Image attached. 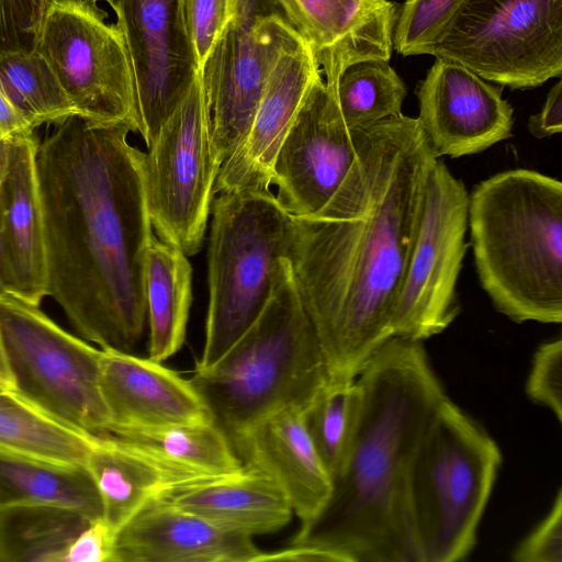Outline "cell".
<instances>
[{
	"label": "cell",
	"instance_id": "6da1fadb",
	"mask_svg": "<svg viewBox=\"0 0 562 562\" xmlns=\"http://www.w3.org/2000/svg\"><path fill=\"white\" fill-rule=\"evenodd\" d=\"M357 157L331 199L294 217L293 279L331 387L356 380L392 335V318L438 157L417 117L357 128Z\"/></svg>",
	"mask_w": 562,
	"mask_h": 562
},
{
	"label": "cell",
	"instance_id": "7a4b0ae2",
	"mask_svg": "<svg viewBox=\"0 0 562 562\" xmlns=\"http://www.w3.org/2000/svg\"><path fill=\"white\" fill-rule=\"evenodd\" d=\"M131 132L76 115L36 154L47 295L78 336L126 352L147 324L145 261L155 236L145 154L128 143Z\"/></svg>",
	"mask_w": 562,
	"mask_h": 562
},
{
	"label": "cell",
	"instance_id": "3957f363",
	"mask_svg": "<svg viewBox=\"0 0 562 562\" xmlns=\"http://www.w3.org/2000/svg\"><path fill=\"white\" fill-rule=\"evenodd\" d=\"M356 381L360 415L330 496L291 544L316 547L345 562H419L405 502L415 447L448 396L419 340L393 336Z\"/></svg>",
	"mask_w": 562,
	"mask_h": 562
},
{
	"label": "cell",
	"instance_id": "277c9868",
	"mask_svg": "<svg viewBox=\"0 0 562 562\" xmlns=\"http://www.w3.org/2000/svg\"><path fill=\"white\" fill-rule=\"evenodd\" d=\"M475 270L516 323L562 322V183L529 169L498 172L469 193Z\"/></svg>",
	"mask_w": 562,
	"mask_h": 562
},
{
	"label": "cell",
	"instance_id": "5b68a950",
	"mask_svg": "<svg viewBox=\"0 0 562 562\" xmlns=\"http://www.w3.org/2000/svg\"><path fill=\"white\" fill-rule=\"evenodd\" d=\"M229 441L281 409L306 412L331 389L325 358L289 258L256 321L190 379Z\"/></svg>",
	"mask_w": 562,
	"mask_h": 562
},
{
	"label": "cell",
	"instance_id": "8992f818",
	"mask_svg": "<svg viewBox=\"0 0 562 562\" xmlns=\"http://www.w3.org/2000/svg\"><path fill=\"white\" fill-rule=\"evenodd\" d=\"M501 463L488 434L443 400L406 474V510L419 562H456L471 553Z\"/></svg>",
	"mask_w": 562,
	"mask_h": 562
},
{
	"label": "cell",
	"instance_id": "52a82bcc",
	"mask_svg": "<svg viewBox=\"0 0 562 562\" xmlns=\"http://www.w3.org/2000/svg\"><path fill=\"white\" fill-rule=\"evenodd\" d=\"M209 244V308L195 368L214 363L256 321L289 258L293 216L270 189L216 193Z\"/></svg>",
	"mask_w": 562,
	"mask_h": 562
},
{
	"label": "cell",
	"instance_id": "ba28073f",
	"mask_svg": "<svg viewBox=\"0 0 562 562\" xmlns=\"http://www.w3.org/2000/svg\"><path fill=\"white\" fill-rule=\"evenodd\" d=\"M0 335L11 390L65 424L108 434L101 348L61 328L40 306L10 294L0 296Z\"/></svg>",
	"mask_w": 562,
	"mask_h": 562
},
{
	"label": "cell",
	"instance_id": "9c48e42d",
	"mask_svg": "<svg viewBox=\"0 0 562 562\" xmlns=\"http://www.w3.org/2000/svg\"><path fill=\"white\" fill-rule=\"evenodd\" d=\"M432 56L512 89L562 72V0H462Z\"/></svg>",
	"mask_w": 562,
	"mask_h": 562
},
{
	"label": "cell",
	"instance_id": "30bf717a",
	"mask_svg": "<svg viewBox=\"0 0 562 562\" xmlns=\"http://www.w3.org/2000/svg\"><path fill=\"white\" fill-rule=\"evenodd\" d=\"M36 52L77 116L140 132L133 69L119 26L91 0H49Z\"/></svg>",
	"mask_w": 562,
	"mask_h": 562
},
{
	"label": "cell",
	"instance_id": "8fae6325",
	"mask_svg": "<svg viewBox=\"0 0 562 562\" xmlns=\"http://www.w3.org/2000/svg\"><path fill=\"white\" fill-rule=\"evenodd\" d=\"M297 37L273 0H233L199 71L221 166L245 139L270 72Z\"/></svg>",
	"mask_w": 562,
	"mask_h": 562
},
{
	"label": "cell",
	"instance_id": "7c38bea8",
	"mask_svg": "<svg viewBox=\"0 0 562 562\" xmlns=\"http://www.w3.org/2000/svg\"><path fill=\"white\" fill-rule=\"evenodd\" d=\"M220 168L198 76L145 154L153 228L187 256L202 247Z\"/></svg>",
	"mask_w": 562,
	"mask_h": 562
},
{
	"label": "cell",
	"instance_id": "4fadbf2b",
	"mask_svg": "<svg viewBox=\"0 0 562 562\" xmlns=\"http://www.w3.org/2000/svg\"><path fill=\"white\" fill-rule=\"evenodd\" d=\"M469 192L437 159L392 318V335L423 341L442 333L459 314L457 283L465 255Z\"/></svg>",
	"mask_w": 562,
	"mask_h": 562
},
{
	"label": "cell",
	"instance_id": "5bb4252c",
	"mask_svg": "<svg viewBox=\"0 0 562 562\" xmlns=\"http://www.w3.org/2000/svg\"><path fill=\"white\" fill-rule=\"evenodd\" d=\"M132 65L140 132L149 147L199 76L180 0H106Z\"/></svg>",
	"mask_w": 562,
	"mask_h": 562
},
{
	"label": "cell",
	"instance_id": "9a60e30c",
	"mask_svg": "<svg viewBox=\"0 0 562 562\" xmlns=\"http://www.w3.org/2000/svg\"><path fill=\"white\" fill-rule=\"evenodd\" d=\"M357 128H349L322 72L314 79L271 170L281 206L294 217L318 212L338 190L357 157Z\"/></svg>",
	"mask_w": 562,
	"mask_h": 562
},
{
	"label": "cell",
	"instance_id": "2e32d148",
	"mask_svg": "<svg viewBox=\"0 0 562 562\" xmlns=\"http://www.w3.org/2000/svg\"><path fill=\"white\" fill-rule=\"evenodd\" d=\"M502 91L463 65L436 58L417 87V119L435 155L477 154L510 137L514 110Z\"/></svg>",
	"mask_w": 562,
	"mask_h": 562
},
{
	"label": "cell",
	"instance_id": "e0dca14e",
	"mask_svg": "<svg viewBox=\"0 0 562 562\" xmlns=\"http://www.w3.org/2000/svg\"><path fill=\"white\" fill-rule=\"evenodd\" d=\"M334 86L349 65L389 61L400 5L390 0H273Z\"/></svg>",
	"mask_w": 562,
	"mask_h": 562
},
{
	"label": "cell",
	"instance_id": "ac0fdd59",
	"mask_svg": "<svg viewBox=\"0 0 562 562\" xmlns=\"http://www.w3.org/2000/svg\"><path fill=\"white\" fill-rule=\"evenodd\" d=\"M100 385L110 414L108 434L179 424H214L190 379L162 362L102 349Z\"/></svg>",
	"mask_w": 562,
	"mask_h": 562
},
{
	"label": "cell",
	"instance_id": "d6986e66",
	"mask_svg": "<svg viewBox=\"0 0 562 562\" xmlns=\"http://www.w3.org/2000/svg\"><path fill=\"white\" fill-rule=\"evenodd\" d=\"M317 60L300 36L274 65L265 85L248 133L220 168L218 192L269 189L273 160L314 79Z\"/></svg>",
	"mask_w": 562,
	"mask_h": 562
},
{
	"label": "cell",
	"instance_id": "ffe728a7",
	"mask_svg": "<svg viewBox=\"0 0 562 562\" xmlns=\"http://www.w3.org/2000/svg\"><path fill=\"white\" fill-rule=\"evenodd\" d=\"M252 537L156 497L117 532L113 562H259Z\"/></svg>",
	"mask_w": 562,
	"mask_h": 562
},
{
	"label": "cell",
	"instance_id": "44dd1931",
	"mask_svg": "<svg viewBox=\"0 0 562 562\" xmlns=\"http://www.w3.org/2000/svg\"><path fill=\"white\" fill-rule=\"evenodd\" d=\"M303 411L288 407L232 440L243 464L270 477L288 498L301 526L327 503L333 479L308 434Z\"/></svg>",
	"mask_w": 562,
	"mask_h": 562
},
{
	"label": "cell",
	"instance_id": "7402d4cb",
	"mask_svg": "<svg viewBox=\"0 0 562 562\" xmlns=\"http://www.w3.org/2000/svg\"><path fill=\"white\" fill-rule=\"evenodd\" d=\"M35 135L10 143L0 182V226L9 294L40 306L47 295L44 223L38 191Z\"/></svg>",
	"mask_w": 562,
	"mask_h": 562
},
{
	"label": "cell",
	"instance_id": "603a6c76",
	"mask_svg": "<svg viewBox=\"0 0 562 562\" xmlns=\"http://www.w3.org/2000/svg\"><path fill=\"white\" fill-rule=\"evenodd\" d=\"M157 497L221 528L249 537L276 532L293 515L279 486L246 465L228 474L172 485Z\"/></svg>",
	"mask_w": 562,
	"mask_h": 562
},
{
	"label": "cell",
	"instance_id": "cb8c5ba5",
	"mask_svg": "<svg viewBox=\"0 0 562 562\" xmlns=\"http://www.w3.org/2000/svg\"><path fill=\"white\" fill-rule=\"evenodd\" d=\"M83 467L98 491L102 518L115 532L166 488L204 477L111 434H97Z\"/></svg>",
	"mask_w": 562,
	"mask_h": 562
},
{
	"label": "cell",
	"instance_id": "d4e9b609",
	"mask_svg": "<svg viewBox=\"0 0 562 562\" xmlns=\"http://www.w3.org/2000/svg\"><path fill=\"white\" fill-rule=\"evenodd\" d=\"M95 436L49 416L11 389L0 390V457L83 467Z\"/></svg>",
	"mask_w": 562,
	"mask_h": 562
},
{
	"label": "cell",
	"instance_id": "484cf974",
	"mask_svg": "<svg viewBox=\"0 0 562 562\" xmlns=\"http://www.w3.org/2000/svg\"><path fill=\"white\" fill-rule=\"evenodd\" d=\"M181 250L154 236L145 261L148 358L162 362L186 339L191 305V265Z\"/></svg>",
	"mask_w": 562,
	"mask_h": 562
},
{
	"label": "cell",
	"instance_id": "4316f807",
	"mask_svg": "<svg viewBox=\"0 0 562 562\" xmlns=\"http://www.w3.org/2000/svg\"><path fill=\"white\" fill-rule=\"evenodd\" d=\"M47 505L102 518V505L85 467L63 468L0 457V506Z\"/></svg>",
	"mask_w": 562,
	"mask_h": 562
},
{
	"label": "cell",
	"instance_id": "83f0119b",
	"mask_svg": "<svg viewBox=\"0 0 562 562\" xmlns=\"http://www.w3.org/2000/svg\"><path fill=\"white\" fill-rule=\"evenodd\" d=\"M111 435L136 445L172 467L201 476L228 474L244 467L232 442L215 424L133 428Z\"/></svg>",
	"mask_w": 562,
	"mask_h": 562
},
{
	"label": "cell",
	"instance_id": "f1b7e54d",
	"mask_svg": "<svg viewBox=\"0 0 562 562\" xmlns=\"http://www.w3.org/2000/svg\"><path fill=\"white\" fill-rule=\"evenodd\" d=\"M90 521L55 506H0V562H60L67 546Z\"/></svg>",
	"mask_w": 562,
	"mask_h": 562
},
{
	"label": "cell",
	"instance_id": "f546056e",
	"mask_svg": "<svg viewBox=\"0 0 562 562\" xmlns=\"http://www.w3.org/2000/svg\"><path fill=\"white\" fill-rule=\"evenodd\" d=\"M328 87L334 92L346 125L351 130L402 114L406 97L404 81L389 61L382 59H366L349 65L335 85Z\"/></svg>",
	"mask_w": 562,
	"mask_h": 562
},
{
	"label": "cell",
	"instance_id": "4dcf8cb0",
	"mask_svg": "<svg viewBox=\"0 0 562 562\" xmlns=\"http://www.w3.org/2000/svg\"><path fill=\"white\" fill-rule=\"evenodd\" d=\"M0 91L34 128L42 124L59 125L77 115L36 50L0 54Z\"/></svg>",
	"mask_w": 562,
	"mask_h": 562
},
{
	"label": "cell",
	"instance_id": "1f68e13d",
	"mask_svg": "<svg viewBox=\"0 0 562 562\" xmlns=\"http://www.w3.org/2000/svg\"><path fill=\"white\" fill-rule=\"evenodd\" d=\"M361 394L353 382L331 387L304 413L311 439L331 479L342 469L360 415Z\"/></svg>",
	"mask_w": 562,
	"mask_h": 562
},
{
	"label": "cell",
	"instance_id": "d6a6232c",
	"mask_svg": "<svg viewBox=\"0 0 562 562\" xmlns=\"http://www.w3.org/2000/svg\"><path fill=\"white\" fill-rule=\"evenodd\" d=\"M462 0H405L398 8L393 49L402 56L431 55Z\"/></svg>",
	"mask_w": 562,
	"mask_h": 562
},
{
	"label": "cell",
	"instance_id": "836d02e7",
	"mask_svg": "<svg viewBox=\"0 0 562 562\" xmlns=\"http://www.w3.org/2000/svg\"><path fill=\"white\" fill-rule=\"evenodd\" d=\"M47 0H0V54L36 50Z\"/></svg>",
	"mask_w": 562,
	"mask_h": 562
},
{
	"label": "cell",
	"instance_id": "e575fe53",
	"mask_svg": "<svg viewBox=\"0 0 562 562\" xmlns=\"http://www.w3.org/2000/svg\"><path fill=\"white\" fill-rule=\"evenodd\" d=\"M526 391L562 422V339L540 345L533 355Z\"/></svg>",
	"mask_w": 562,
	"mask_h": 562
},
{
	"label": "cell",
	"instance_id": "d590c367",
	"mask_svg": "<svg viewBox=\"0 0 562 562\" xmlns=\"http://www.w3.org/2000/svg\"><path fill=\"white\" fill-rule=\"evenodd\" d=\"M517 562H562V492L558 491L546 518L513 552Z\"/></svg>",
	"mask_w": 562,
	"mask_h": 562
},
{
	"label": "cell",
	"instance_id": "8d00e7d4",
	"mask_svg": "<svg viewBox=\"0 0 562 562\" xmlns=\"http://www.w3.org/2000/svg\"><path fill=\"white\" fill-rule=\"evenodd\" d=\"M200 66L226 23L233 0H180Z\"/></svg>",
	"mask_w": 562,
	"mask_h": 562
},
{
	"label": "cell",
	"instance_id": "74e56055",
	"mask_svg": "<svg viewBox=\"0 0 562 562\" xmlns=\"http://www.w3.org/2000/svg\"><path fill=\"white\" fill-rule=\"evenodd\" d=\"M115 537L103 518L92 520L67 546L60 562H113Z\"/></svg>",
	"mask_w": 562,
	"mask_h": 562
},
{
	"label": "cell",
	"instance_id": "f35d334b",
	"mask_svg": "<svg viewBox=\"0 0 562 562\" xmlns=\"http://www.w3.org/2000/svg\"><path fill=\"white\" fill-rule=\"evenodd\" d=\"M528 130L536 138H544L562 131V81L549 91L541 111L528 120Z\"/></svg>",
	"mask_w": 562,
	"mask_h": 562
},
{
	"label": "cell",
	"instance_id": "ab89813d",
	"mask_svg": "<svg viewBox=\"0 0 562 562\" xmlns=\"http://www.w3.org/2000/svg\"><path fill=\"white\" fill-rule=\"evenodd\" d=\"M345 562L339 555L316 547L291 544L273 552L263 551L259 562Z\"/></svg>",
	"mask_w": 562,
	"mask_h": 562
},
{
	"label": "cell",
	"instance_id": "60d3db41",
	"mask_svg": "<svg viewBox=\"0 0 562 562\" xmlns=\"http://www.w3.org/2000/svg\"><path fill=\"white\" fill-rule=\"evenodd\" d=\"M35 128L0 91V133L8 142L27 138Z\"/></svg>",
	"mask_w": 562,
	"mask_h": 562
},
{
	"label": "cell",
	"instance_id": "b9f144b4",
	"mask_svg": "<svg viewBox=\"0 0 562 562\" xmlns=\"http://www.w3.org/2000/svg\"><path fill=\"white\" fill-rule=\"evenodd\" d=\"M13 386L11 373L7 363L1 335H0V390Z\"/></svg>",
	"mask_w": 562,
	"mask_h": 562
},
{
	"label": "cell",
	"instance_id": "7bdbcfd3",
	"mask_svg": "<svg viewBox=\"0 0 562 562\" xmlns=\"http://www.w3.org/2000/svg\"><path fill=\"white\" fill-rule=\"evenodd\" d=\"M9 294L8 271L3 251L1 226H0V296Z\"/></svg>",
	"mask_w": 562,
	"mask_h": 562
},
{
	"label": "cell",
	"instance_id": "ee69618b",
	"mask_svg": "<svg viewBox=\"0 0 562 562\" xmlns=\"http://www.w3.org/2000/svg\"><path fill=\"white\" fill-rule=\"evenodd\" d=\"M10 143L11 142H8L0 133V182L7 172L10 155Z\"/></svg>",
	"mask_w": 562,
	"mask_h": 562
},
{
	"label": "cell",
	"instance_id": "f6af8a7d",
	"mask_svg": "<svg viewBox=\"0 0 562 562\" xmlns=\"http://www.w3.org/2000/svg\"><path fill=\"white\" fill-rule=\"evenodd\" d=\"M91 1H94V2H97V1H100V0H91ZM101 1H106V0H101Z\"/></svg>",
	"mask_w": 562,
	"mask_h": 562
},
{
	"label": "cell",
	"instance_id": "bcb514c9",
	"mask_svg": "<svg viewBox=\"0 0 562 562\" xmlns=\"http://www.w3.org/2000/svg\"><path fill=\"white\" fill-rule=\"evenodd\" d=\"M49 0H47V3H48Z\"/></svg>",
	"mask_w": 562,
	"mask_h": 562
}]
</instances>
